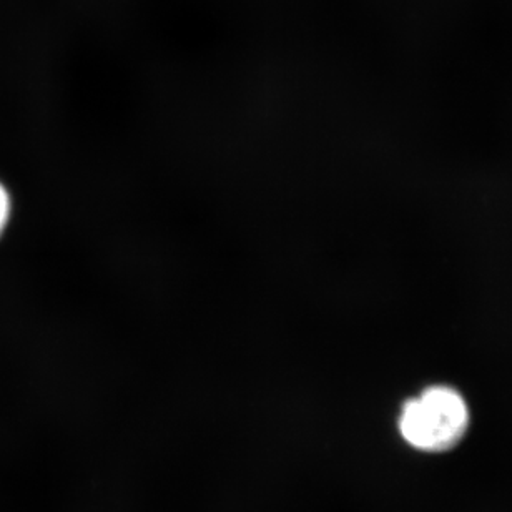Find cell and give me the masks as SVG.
Instances as JSON below:
<instances>
[{
  "mask_svg": "<svg viewBox=\"0 0 512 512\" xmlns=\"http://www.w3.org/2000/svg\"><path fill=\"white\" fill-rule=\"evenodd\" d=\"M469 428V408L463 394L449 386H431L403 404L399 433L411 448L423 453H448Z\"/></svg>",
  "mask_w": 512,
  "mask_h": 512,
  "instance_id": "obj_1",
  "label": "cell"
},
{
  "mask_svg": "<svg viewBox=\"0 0 512 512\" xmlns=\"http://www.w3.org/2000/svg\"><path fill=\"white\" fill-rule=\"evenodd\" d=\"M10 198L9 193L0 185V235L4 232L5 225L9 222Z\"/></svg>",
  "mask_w": 512,
  "mask_h": 512,
  "instance_id": "obj_2",
  "label": "cell"
}]
</instances>
